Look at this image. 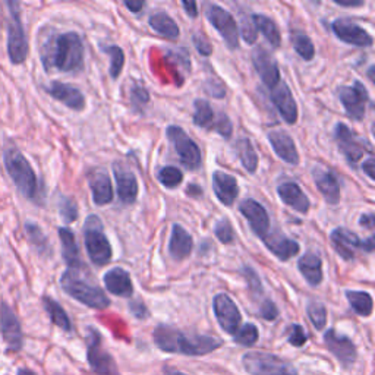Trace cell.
I'll return each instance as SVG.
<instances>
[{"mask_svg": "<svg viewBox=\"0 0 375 375\" xmlns=\"http://www.w3.org/2000/svg\"><path fill=\"white\" fill-rule=\"evenodd\" d=\"M271 102L276 106L280 116L287 125H295L298 121V106L293 94L286 82L280 81L271 89Z\"/></svg>", "mask_w": 375, "mask_h": 375, "instance_id": "ac0fdd59", "label": "cell"}, {"mask_svg": "<svg viewBox=\"0 0 375 375\" xmlns=\"http://www.w3.org/2000/svg\"><path fill=\"white\" fill-rule=\"evenodd\" d=\"M213 131L220 134L224 138H230V135H232V131H234V126H232V122H230V119L227 118V114L220 113L219 116L215 118L214 125H213Z\"/></svg>", "mask_w": 375, "mask_h": 375, "instance_id": "681fc988", "label": "cell"}, {"mask_svg": "<svg viewBox=\"0 0 375 375\" xmlns=\"http://www.w3.org/2000/svg\"><path fill=\"white\" fill-rule=\"evenodd\" d=\"M214 235L222 243L229 245L234 242L235 234H234V227L230 224V222L227 219H222L214 226Z\"/></svg>", "mask_w": 375, "mask_h": 375, "instance_id": "bcb514c9", "label": "cell"}, {"mask_svg": "<svg viewBox=\"0 0 375 375\" xmlns=\"http://www.w3.org/2000/svg\"><path fill=\"white\" fill-rule=\"evenodd\" d=\"M277 195L280 197V199L287 207L293 208L295 211H298L300 214H307L309 211V207H311L309 199L305 195V192L300 190L298 183L284 182V183L279 185Z\"/></svg>", "mask_w": 375, "mask_h": 375, "instance_id": "83f0119b", "label": "cell"}, {"mask_svg": "<svg viewBox=\"0 0 375 375\" xmlns=\"http://www.w3.org/2000/svg\"><path fill=\"white\" fill-rule=\"evenodd\" d=\"M335 3L339 6H343V8H358V6L364 5L362 0H351V2H344V0H335Z\"/></svg>", "mask_w": 375, "mask_h": 375, "instance_id": "6125c7cd", "label": "cell"}, {"mask_svg": "<svg viewBox=\"0 0 375 375\" xmlns=\"http://www.w3.org/2000/svg\"><path fill=\"white\" fill-rule=\"evenodd\" d=\"M252 20L257 26V31H261L264 34L273 49H279L282 46V36L274 21L266 15H252Z\"/></svg>", "mask_w": 375, "mask_h": 375, "instance_id": "e575fe53", "label": "cell"}, {"mask_svg": "<svg viewBox=\"0 0 375 375\" xmlns=\"http://www.w3.org/2000/svg\"><path fill=\"white\" fill-rule=\"evenodd\" d=\"M59 214L65 223H74L78 219V206L72 198H61Z\"/></svg>", "mask_w": 375, "mask_h": 375, "instance_id": "f6af8a7d", "label": "cell"}, {"mask_svg": "<svg viewBox=\"0 0 375 375\" xmlns=\"http://www.w3.org/2000/svg\"><path fill=\"white\" fill-rule=\"evenodd\" d=\"M195 112H194V125L203 129H213L215 114L211 109V105L204 98L195 100Z\"/></svg>", "mask_w": 375, "mask_h": 375, "instance_id": "f35d334b", "label": "cell"}, {"mask_svg": "<svg viewBox=\"0 0 375 375\" xmlns=\"http://www.w3.org/2000/svg\"><path fill=\"white\" fill-rule=\"evenodd\" d=\"M368 77H369L371 82H375V78H374V66H369V69H368Z\"/></svg>", "mask_w": 375, "mask_h": 375, "instance_id": "003e7915", "label": "cell"}, {"mask_svg": "<svg viewBox=\"0 0 375 375\" xmlns=\"http://www.w3.org/2000/svg\"><path fill=\"white\" fill-rule=\"evenodd\" d=\"M192 41H194V45H195V47H197V50H198L199 54H203V56H211V53H213V47H211L210 43H208L203 36L195 34V36L192 37Z\"/></svg>", "mask_w": 375, "mask_h": 375, "instance_id": "9f6ffc18", "label": "cell"}, {"mask_svg": "<svg viewBox=\"0 0 375 375\" xmlns=\"http://www.w3.org/2000/svg\"><path fill=\"white\" fill-rule=\"evenodd\" d=\"M307 314L309 316V320L312 326L316 330H323L327 324V309L321 304V302H311L307 307Z\"/></svg>", "mask_w": 375, "mask_h": 375, "instance_id": "7bdbcfd3", "label": "cell"}, {"mask_svg": "<svg viewBox=\"0 0 375 375\" xmlns=\"http://www.w3.org/2000/svg\"><path fill=\"white\" fill-rule=\"evenodd\" d=\"M102 50L110 56V77L118 79L125 65V53L119 46H105Z\"/></svg>", "mask_w": 375, "mask_h": 375, "instance_id": "60d3db41", "label": "cell"}, {"mask_svg": "<svg viewBox=\"0 0 375 375\" xmlns=\"http://www.w3.org/2000/svg\"><path fill=\"white\" fill-rule=\"evenodd\" d=\"M239 211L243 217L250 222L252 232L259 239H263L268 234L270 217L266 208L259 203H257L255 199H243L239 206Z\"/></svg>", "mask_w": 375, "mask_h": 375, "instance_id": "ffe728a7", "label": "cell"}, {"mask_svg": "<svg viewBox=\"0 0 375 375\" xmlns=\"http://www.w3.org/2000/svg\"><path fill=\"white\" fill-rule=\"evenodd\" d=\"M258 328L255 324L252 323H247L245 326H242L234 336L235 343L242 344V346H252L257 343L258 340Z\"/></svg>", "mask_w": 375, "mask_h": 375, "instance_id": "ee69618b", "label": "cell"}, {"mask_svg": "<svg viewBox=\"0 0 375 375\" xmlns=\"http://www.w3.org/2000/svg\"><path fill=\"white\" fill-rule=\"evenodd\" d=\"M324 343L326 348L339 359L343 367H351L358 358L355 343L349 337L339 335L335 328L326 331Z\"/></svg>", "mask_w": 375, "mask_h": 375, "instance_id": "e0dca14e", "label": "cell"}, {"mask_svg": "<svg viewBox=\"0 0 375 375\" xmlns=\"http://www.w3.org/2000/svg\"><path fill=\"white\" fill-rule=\"evenodd\" d=\"M61 286L66 295L85 307L93 309H106L110 307V299L106 296L102 287L86 282L79 274V270L68 268L62 274Z\"/></svg>", "mask_w": 375, "mask_h": 375, "instance_id": "277c9868", "label": "cell"}, {"mask_svg": "<svg viewBox=\"0 0 375 375\" xmlns=\"http://www.w3.org/2000/svg\"><path fill=\"white\" fill-rule=\"evenodd\" d=\"M114 179L118 185V197L123 204H134L138 197V181L132 171L114 164Z\"/></svg>", "mask_w": 375, "mask_h": 375, "instance_id": "f1b7e54d", "label": "cell"}, {"mask_svg": "<svg viewBox=\"0 0 375 375\" xmlns=\"http://www.w3.org/2000/svg\"><path fill=\"white\" fill-rule=\"evenodd\" d=\"M59 239L62 243V257L63 261L70 270H79L82 267L81 257H79V248L75 239L74 232L68 227H59Z\"/></svg>", "mask_w": 375, "mask_h": 375, "instance_id": "1f68e13d", "label": "cell"}, {"mask_svg": "<svg viewBox=\"0 0 375 375\" xmlns=\"http://www.w3.org/2000/svg\"><path fill=\"white\" fill-rule=\"evenodd\" d=\"M206 91L215 97V98H224L226 97V89L220 81H207L206 82Z\"/></svg>", "mask_w": 375, "mask_h": 375, "instance_id": "db71d44e", "label": "cell"}, {"mask_svg": "<svg viewBox=\"0 0 375 375\" xmlns=\"http://www.w3.org/2000/svg\"><path fill=\"white\" fill-rule=\"evenodd\" d=\"M331 243H333L335 251L344 258L346 261H351L355 258V250H362L364 252H372L375 248L374 236L367 239H360L356 234L344 227H337L330 235Z\"/></svg>", "mask_w": 375, "mask_h": 375, "instance_id": "7c38bea8", "label": "cell"}, {"mask_svg": "<svg viewBox=\"0 0 375 375\" xmlns=\"http://www.w3.org/2000/svg\"><path fill=\"white\" fill-rule=\"evenodd\" d=\"M312 176L314 182L319 188L321 195L327 201V204L336 206L340 201V183L337 176L333 171H330L324 167L316 166L312 169Z\"/></svg>", "mask_w": 375, "mask_h": 375, "instance_id": "7402d4cb", "label": "cell"}, {"mask_svg": "<svg viewBox=\"0 0 375 375\" xmlns=\"http://www.w3.org/2000/svg\"><path fill=\"white\" fill-rule=\"evenodd\" d=\"M43 307H45L46 312L50 316V321L54 326H57L61 330L66 331V333L72 331V323L69 320L66 311L62 308V305L59 304V302H56L50 296H43Z\"/></svg>", "mask_w": 375, "mask_h": 375, "instance_id": "836d02e7", "label": "cell"}, {"mask_svg": "<svg viewBox=\"0 0 375 375\" xmlns=\"http://www.w3.org/2000/svg\"><path fill=\"white\" fill-rule=\"evenodd\" d=\"M86 359L97 375H121L113 356L103 348L102 336L93 327L89 328V337H86Z\"/></svg>", "mask_w": 375, "mask_h": 375, "instance_id": "9c48e42d", "label": "cell"}, {"mask_svg": "<svg viewBox=\"0 0 375 375\" xmlns=\"http://www.w3.org/2000/svg\"><path fill=\"white\" fill-rule=\"evenodd\" d=\"M46 91L49 93L50 97H53L57 102L63 103L66 107L81 112L85 107V97L84 94L74 85H69L61 81H53Z\"/></svg>", "mask_w": 375, "mask_h": 375, "instance_id": "44dd1931", "label": "cell"}, {"mask_svg": "<svg viewBox=\"0 0 375 375\" xmlns=\"http://www.w3.org/2000/svg\"><path fill=\"white\" fill-rule=\"evenodd\" d=\"M242 365L250 375H299L291 362L267 352L245 353Z\"/></svg>", "mask_w": 375, "mask_h": 375, "instance_id": "52a82bcc", "label": "cell"}, {"mask_svg": "<svg viewBox=\"0 0 375 375\" xmlns=\"http://www.w3.org/2000/svg\"><path fill=\"white\" fill-rule=\"evenodd\" d=\"M235 151L242 162V166L247 169L248 173L254 175L258 167V155L254 150V146L248 138H240L235 144Z\"/></svg>", "mask_w": 375, "mask_h": 375, "instance_id": "d590c367", "label": "cell"}, {"mask_svg": "<svg viewBox=\"0 0 375 375\" xmlns=\"http://www.w3.org/2000/svg\"><path fill=\"white\" fill-rule=\"evenodd\" d=\"M291 43L295 52L302 57L304 61H312L315 56V47L312 45L311 38L305 31L292 30L291 31Z\"/></svg>", "mask_w": 375, "mask_h": 375, "instance_id": "74e56055", "label": "cell"}, {"mask_svg": "<svg viewBox=\"0 0 375 375\" xmlns=\"http://www.w3.org/2000/svg\"><path fill=\"white\" fill-rule=\"evenodd\" d=\"M213 309L220 327L227 335L235 336V333L239 330L242 315L232 298L226 293L215 295L213 299Z\"/></svg>", "mask_w": 375, "mask_h": 375, "instance_id": "9a60e30c", "label": "cell"}, {"mask_svg": "<svg viewBox=\"0 0 375 375\" xmlns=\"http://www.w3.org/2000/svg\"><path fill=\"white\" fill-rule=\"evenodd\" d=\"M346 299H348L351 308L360 316H369L372 314L374 302L372 296L368 292L360 291H348L346 292Z\"/></svg>", "mask_w": 375, "mask_h": 375, "instance_id": "8d00e7d4", "label": "cell"}, {"mask_svg": "<svg viewBox=\"0 0 375 375\" xmlns=\"http://www.w3.org/2000/svg\"><path fill=\"white\" fill-rule=\"evenodd\" d=\"M186 194L190 197H194V198H198L199 195H203V190H201V186H197V185H190L186 190Z\"/></svg>", "mask_w": 375, "mask_h": 375, "instance_id": "be15d7a7", "label": "cell"}, {"mask_svg": "<svg viewBox=\"0 0 375 375\" xmlns=\"http://www.w3.org/2000/svg\"><path fill=\"white\" fill-rule=\"evenodd\" d=\"M298 268L309 286L316 287L321 284L324 274L323 261L319 255L314 252H307L305 255H302L298 261Z\"/></svg>", "mask_w": 375, "mask_h": 375, "instance_id": "4dcf8cb0", "label": "cell"}, {"mask_svg": "<svg viewBox=\"0 0 375 375\" xmlns=\"http://www.w3.org/2000/svg\"><path fill=\"white\" fill-rule=\"evenodd\" d=\"M153 339L160 351L185 356H203L217 351L223 346L220 339L201 335H186L164 324L157 326L153 333Z\"/></svg>", "mask_w": 375, "mask_h": 375, "instance_id": "7a4b0ae2", "label": "cell"}, {"mask_svg": "<svg viewBox=\"0 0 375 375\" xmlns=\"http://www.w3.org/2000/svg\"><path fill=\"white\" fill-rule=\"evenodd\" d=\"M173 148L178 153L181 163L188 170H197L201 166V150L197 142L181 126L170 125L166 131Z\"/></svg>", "mask_w": 375, "mask_h": 375, "instance_id": "30bf717a", "label": "cell"}, {"mask_svg": "<svg viewBox=\"0 0 375 375\" xmlns=\"http://www.w3.org/2000/svg\"><path fill=\"white\" fill-rule=\"evenodd\" d=\"M0 333H2L8 353H15L22 349L24 335L21 323L6 302H2L0 305Z\"/></svg>", "mask_w": 375, "mask_h": 375, "instance_id": "5bb4252c", "label": "cell"}, {"mask_svg": "<svg viewBox=\"0 0 375 375\" xmlns=\"http://www.w3.org/2000/svg\"><path fill=\"white\" fill-rule=\"evenodd\" d=\"M148 24H150L153 31L166 37L167 40L176 41L181 36V30H179L178 24L173 21L166 12H162V10L155 12L154 15L150 17Z\"/></svg>", "mask_w": 375, "mask_h": 375, "instance_id": "d6a6232c", "label": "cell"}, {"mask_svg": "<svg viewBox=\"0 0 375 375\" xmlns=\"http://www.w3.org/2000/svg\"><path fill=\"white\" fill-rule=\"evenodd\" d=\"M106 289L121 298H131L134 293V286L129 273L121 267H114L109 270L103 277Z\"/></svg>", "mask_w": 375, "mask_h": 375, "instance_id": "4316f807", "label": "cell"}, {"mask_svg": "<svg viewBox=\"0 0 375 375\" xmlns=\"http://www.w3.org/2000/svg\"><path fill=\"white\" fill-rule=\"evenodd\" d=\"M89 183L91 188L94 204L102 207L113 201V186L105 169H94L89 173Z\"/></svg>", "mask_w": 375, "mask_h": 375, "instance_id": "603a6c76", "label": "cell"}, {"mask_svg": "<svg viewBox=\"0 0 375 375\" xmlns=\"http://www.w3.org/2000/svg\"><path fill=\"white\" fill-rule=\"evenodd\" d=\"M25 232H26L28 239H30L31 245L40 255H50L52 254L49 239L45 234H43V230L38 224H36L33 222L25 223Z\"/></svg>", "mask_w": 375, "mask_h": 375, "instance_id": "ab89813d", "label": "cell"}, {"mask_svg": "<svg viewBox=\"0 0 375 375\" xmlns=\"http://www.w3.org/2000/svg\"><path fill=\"white\" fill-rule=\"evenodd\" d=\"M129 311L132 312V315L138 320H146L148 316V309L147 307L142 304L141 300H132L129 302Z\"/></svg>", "mask_w": 375, "mask_h": 375, "instance_id": "11a10c76", "label": "cell"}, {"mask_svg": "<svg viewBox=\"0 0 375 375\" xmlns=\"http://www.w3.org/2000/svg\"><path fill=\"white\" fill-rule=\"evenodd\" d=\"M150 102V95L148 91L144 89L142 85H135L131 90V103L134 107H146Z\"/></svg>", "mask_w": 375, "mask_h": 375, "instance_id": "816d5d0a", "label": "cell"}, {"mask_svg": "<svg viewBox=\"0 0 375 375\" xmlns=\"http://www.w3.org/2000/svg\"><path fill=\"white\" fill-rule=\"evenodd\" d=\"M331 30L346 45H352L356 47H371L374 45V38L365 28L351 20H336L331 24Z\"/></svg>", "mask_w": 375, "mask_h": 375, "instance_id": "2e32d148", "label": "cell"}, {"mask_svg": "<svg viewBox=\"0 0 375 375\" xmlns=\"http://www.w3.org/2000/svg\"><path fill=\"white\" fill-rule=\"evenodd\" d=\"M263 242L267 247V250L276 255L280 261H287V259H291L292 257L299 254V243L293 239L286 238L283 234L280 232H273V234H267L263 238Z\"/></svg>", "mask_w": 375, "mask_h": 375, "instance_id": "484cf974", "label": "cell"}, {"mask_svg": "<svg viewBox=\"0 0 375 375\" xmlns=\"http://www.w3.org/2000/svg\"><path fill=\"white\" fill-rule=\"evenodd\" d=\"M374 214H362L359 217V224L362 227H367V229H374Z\"/></svg>", "mask_w": 375, "mask_h": 375, "instance_id": "94428289", "label": "cell"}, {"mask_svg": "<svg viewBox=\"0 0 375 375\" xmlns=\"http://www.w3.org/2000/svg\"><path fill=\"white\" fill-rule=\"evenodd\" d=\"M267 138L271 144L274 153H276L277 157H280L283 162L292 166L299 164V153L295 146L293 138L289 134L284 131H277L276 129V131H270Z\"/></svg>", "mask_w": 375, "mask_h": 375, "instance_id": "cb8c5ba5", "label": "cell"}, {"mask_svg": "<svg viewBox=\"0 0 375 375\" xmlns=\"http://www.w3.org/2000/svg\"><path fill=\"white\" fill-rule=\"evenodd\" d=\"M335 137L337 141L339 150L342 151L346 160H348L349 166L356 167L358 162L365 154L372 155L371 154V151H372L371 144L367 139L360 138L356 132H353L348 125L337 123L336 129H335Z\"/></svg>", "mask_w": 375, "mask_h": 375, "instance_id": "ba28073f", "label": "cell"}, {"mask_svg": "<svg viewBox=\"0 0 375 375\" xmlns=\"http://www.w3.org/2000/svg\"><path fill=\"white\" fill-rule=\"evenodd\" d=\"M194 248L192 236L186 232L181 224H173L171 227V236L169 243V252L171 258L182 261V259L191 255Z\"/></svg>", "mask_w": 375, "mask_h": 375, "instance_id": "f546056e", "label": "cell"}, {"mask_svg": "<svg viewBox=\"0 0 375 375\" xmlns=\"http://www.w3.org/2000/svg\"><path fill=\"white\" fill-rule=\"evenodd\" d=\"M206 17L215 30L220 33L222 38L226 43V46L230 50H236L239 47V33H238L236 22L234 17L230 15V12H227L219 5L207 3Z\"/></svg>", "mask_w": 375, "mask_h": 375, "instance_id": "4fadbf2b", "label": "cell"}, {"mask_svg": "<svg viewBox=\"0 0 375 375\" xmlns=\"http://www.w3.org/2000/svg\"><path fill=\"white\" fill-rule=\"evenodd\" d=\"M40 53L46 72L56 69L63 74H78L84 69V43L75 31L49 37Z\"/></svg>", "mask_w": 375, "mask_h": 375, "instance_id": "6da1fadb", "label": "cell"}, {"mask_svg": "<svg viewBox=\"0 0 375 375\" xmlns=\"http://www.w3.org/2000/svg\"><path fill=\"white\" fill-rule=\"evenodd\" d=\"M125 6L131 12H134V13H139L142 10V8L146 6V3L141 2V0H126Z\"/></svg>", "mask_w": 375, "mask_h": 375, "instance_id": "91938a15", "label": "cell"}, {"mask_svg": "<svg viewBox=\"0 0 375 375\" xmlns=\"http://www.w3.org/2000/svg\"><path fill=\"white\" fill-rule=\"evenodd\" d=\"M157 179L163 186L169 188V190H173V188H176V186H179L182 183L183 175H182V171L178 167L166 166V167L160 169V171H158Z\"/></svg>", "mask_w": 375, "mask_h": 375, "instance_id": "b9f144b4", "label": "cell"}, {"mask_svg": "<svg viewBox=\"0 0 375 375\" xmlns=\"http://www.w3.org/2000/svg\"><path fill=\"white\" fill-rule=\"evenodd\" d=\"M337 95L351 119L360 122L365 118L369 95L367 86L362 82L355 81L352 85L339 86Z\"/></svg>", "mask_w": 375, "mask_h": 375, "instance_id": "8fae6325", "label": "cell"}, {"mask_svg": "<svg viewBox=\"0 0 375 375\" xmlns=\"http://www.w3.org/2000/svg\"><path fill=\"white\" fill-rule=\"evenodd\" d=\"M242 36L245 38V41L248 43V45H254L258 37V31L257 26L254 24L252 15H247L242 17Z\"/></svg>", "mask_w": 375, "mask_h": 375, "instance_id": "c3c4849f", "label": "cell"}, {"mask_svg": "<svg viewBox=\"0 0 375 375\" xmlns=\"http://www.w3.org/2000/svg\"><path fill=\"white\" fill-rule=\"evenodd\" d=\"M252 63L255 66V70L258 72L259 78L266 84L267 89H273L276 86L280 79V72L277 62L274 61V57L263 47H257L252 52Z\"/></svg>", "mask_w": 375, "mask_h": 375, "instance_id": "d6986e66", "label": "cell"}, {"mask_svg": "<svg viewBox=\"0 0 375 375\" xmlns=\"http://www.w3.org/2000/svg\"><path fill=\"white\" fill-rule=\"evenodd\" d=\"M84 242L86 254L94 266L105 267L112 261L113 251L98 215L91 214L86 217L84 224Z\"/></svg>", "mask_w": 375, "mask_h": 375, "instance_id": "5b68a950", "label": "cell"}, {"mask_svg": "<svg viewBox=\"0 0 375 375\" xmlns=\"http://www.w3.org/2000/svg\"><path fill=\"white\" fill-rule=\"evenodd\" d=\"M6 8L9 10L8 18V54L13 65H21L26 61L30 46L25 36L24 24L21 18V5L18 2L8 0Z\"/></svg>", "mask_w": 375, "mask_h": 375, "instance_id": "8992f818", "label": "cell"}, {"mask_svg": "<svg viewBox=\"0 0 375 375\" xmlns=\"http://www.w3.org/2000/svg\"><path fill=\"white\" fill-rule=\"evenodd\" d=\"M213 191L223 206L230 207L239 195L238 181L229 173L215 170L213 173Z\"/></svg>", "mask_w": 375, "mask_h": 375, "instance_id": "d4e9b609", "label": "cell"}, {"mask_svg": "<svg viewBox=\"0 0 375 375\" xmlns=\"http://www.w3.org/2000/svg\"><path fill=\"white\" fill-rule=\"evenodd\" d=\"M181 5L185 9V12L188 13V17H191V18L198 17V5H197V2H186V0H183Z\"/></svg>", "mask_w": 375, "mask_h": 375, "instance_id": "680465c9", "label": "cell"}, {"mask_svg": "<svg viewBox=\"0 0 375 375\" xmlns=\"http://www.w3.org/2000/svg\"><path fill=\"white\" fill-rule=\"evenodd\" d=\"M163 372H164V375H185L183 372H181V371L175 369V368H169V367H164Z\"/></svg>", "mask_w": 375, "mask_h": 375, "instance_id": "e7e4bbea", "label": "cell"}, {"mask_svg": "<svg viewBox=\"0 0 375 375\" xmlns=\"http://www.w3.org/2000/svg\"><path fill=\"white\" fill-rule=\"evenodd\" d=\"M259 315H261L266 321H274V320H277V316H279V308L273 300L267 299L263 302L261 307H259Z\"/></svg>", "mask_w": 375, "mask_h": 375, "instance_id": "f5cc1de1", "label": "cell"}, {"mask_svg": "<svg viewBox=\"0 0 375 375\" xmlns=\"http://www.w3.org/2000/svg\"><path fill=\"white\" fill-rule=\"evenodd\" d=\"M243 276H245V280H247L248 289L252 292V295H261L263 293L261 280H259L258 274L255 273L254 268L243 267Z\"/></svg>", "mask_w": 375, "mask_h": 375, "instance_id": "7dc6e473", "label": "cell"}, {"mask_svg": "<svg viewBox=\"0 0 375 375\" xmlns=\"http://www.w3.org/2000/svg\"><path fill=\"white\" fill-rule=\"evenodd\" d=\"M308 340V336L305 333V330L302 328L299 324H293L289 328V335H287V342H289L295 348H302Z\"/></svg>", "mask_w": 375, "mask_h": 375, "instance_id": "f907efd6", "label": "cell"}, {"mask_svg": "<svg viewBox=\"0 0 375 375\" xmlns=\"http://www.w3.org/2000/svg\"><path fill=\"white\" fill-rule=\"evenodd\" d=\"M3 163L9 178L17 186L18 192L31 203L38 206L43 204V188L40 186L38 178L30 162L15 147L9 146L3 153Z\"/></svg>", "mask_w": 375, "mask_h": 375, "instance_id": "3957f363", "label": "cell"}, {"mask_svg": "<svg viewBox=\"0 0 375 375\" xmlns=\"http://www.w3.org/2000/svg\"><path fill=\"white\" fill-rule=\"evenodd\" d=\"M17 375H37L36 372H33L31 369H26V368H21L20 371H18V374Z\"/></svg>", "mask_w": 375, "mask_h": 375, "instance_id": "03108f58", "label": "cell"}, {"mask_svg": "<svg viewBox=\"0 0 375 375\" xmlns=\"http://www.w3.org/2000/svg\"><path fill=\"white\" fill-rule=\"evenodd\" d=\"M374 167H375V160H374V157L369 155L367 160L362 163V170L367 173V176L374 181L375 179V171H374Z\"/></svg>", "mask_w": 375, "mask_h": 375, "instance_id": "6f0895ef", "label": "cell"}]
</instances>
